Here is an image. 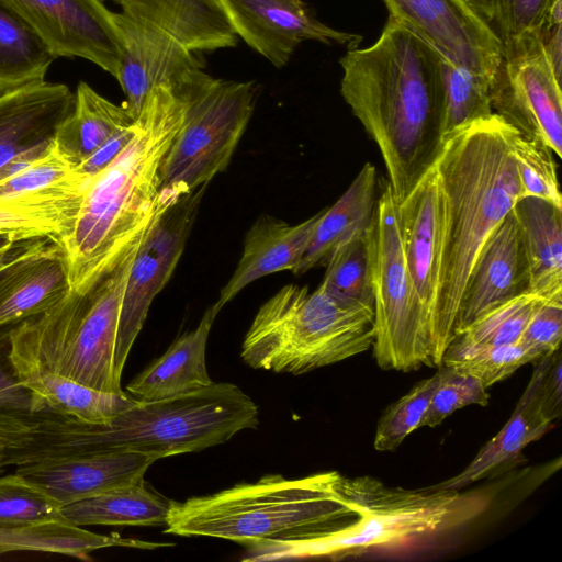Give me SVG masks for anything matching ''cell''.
<instances>
[{
    "label": "cell",
    "mask_w": 562,
    "mask_h": 562,
    "mask_svg": "<svg viewBox=\"0 0 562 562\" xmlns=\"http://www.w3.org/2000/svg\"><path fill=\"white\" fill-rule=\"evenodd\" d=\"M123 53L116 80L126 95L125 105L136 120L149 92L159 86L181 91L202 71L203 64L159 29L114 13Z\"/></svg>",
    "instance_id": "2e32d148"
},
{
    "label": "cell",
    "mask_w": 562,
    "mask_h": 562,
    "mask_svg": "<svg viewBox=\"0 0 562 562\" xmlns=\"http://www.w3.org/2000/svg\"><path fill=\"white\" fill-rule=\"evenodd\" d=\"M547 299L524 292L483 314L457 336L488 345L517 344L530 318Z\"/></svg>",
    "instance_id": "ab89813d"
},
{
    "label": "cell",
    "mask_w": 562,
    "mask_h": 562,
    "mask_svg": "<svg viewBox=\"0 0 562 562\" xmlns=\"http://www.w3.org/2000/svg\"><path fill=\"white\" fill-rule=\"evenodd\" d=\"M66 520L61 506L46 492L13 472L0 476V528H24Z\"/></svg>",
    "instance_id": "74e56055"
},
{
    "label": "cell",
    "mask_w": 562,
    "mask_h": 562,
    "mask_svg": "<svg viewBox=\"0 0 562 562\" xmlns=\"http://www.w3.org/2000/svg\"><path fill=\"white\" fill-rule=\"evenodd\" d=\"M562 7L557 0L549 10L539 32L538 40L555 77L561 80L562 64Z\"/></svg>",
    "instance_id": "bcb514c9"
},
{
    "label": "cell",
    "mask_w": 562,
    "mask_h": 562,
    "mask_svg": "<svg viewBox=\"0 0 562 562\" xmlns=\"http://www.w3.org/2000/svg\"><path fill=\"white\" fill-rule=\"evenodd\" d=\"M206 187L157 214L138 245L128 270L117 327L114 368L122 376L149 306L171 278L196 218Z\"/></svg>",
    "instance_id": "8fae6325"
},
{
    "label": "cell",
    "mask_w": 562,
    "mask_h": 562,
    "mask_svg": "<svg viewBox=\"0 0 562 562\" xmlns=\"http://www.w3.org/2000/svg\"><path fill=\"white\" fill-rule=\"evenodd\" d=\"M194 90L154 88L120 155L86 189L71 234L59 246L71 290L86 294L142 239L158 206L161 162L181 128Z\"/></svg>",
    "instance_id": "7a4b0ae2"
},
{
    "label": "cell",
    "mask_w": 562,
    "mask_h": 562,
    "mask_svg": "<svg viewBox=\"0 0 562 562\" xmlns=\"http://www.w3.org/2000/svg\"><path fill=\"white\" fill-rule=\"evenodd\" d=\"M339 492L357 512V520L315 537L247 547L241 560L342 559L401 543L447 528L456 520L464 501L458 490L435 485L420 490L392 487L368 475L352 479L341 475Z\"/></svg>",
    "instance_id": "52a82bcc"
},
{
    "label": "cell",
    "mask_w": 562,
    "mask_h": 562,
    "mask_svg": "<svg viewBox=\"0 0 562 562\" xmlns=\"http://www.w3.org/2000/svg\"><path fill=\"white\" fill-rule=\"evenodd\" d=\"M561 338L562 296H557L537 308L518 342L541 358L559 350Z\"/></svg>",
    "instance_id": "7bdbcfd3"
},
{
    "label": "cell",
    "mask_w": 562,
    "mask_h": 562,
    "mask_svg": "<svg viewBox=\"0 0 562 562\" xmlns=\"http://www.w3.org/2000/svg\"><path fill=\"white\" fill-rule=\"evenodd\" d=\"M157 459L138 452H115L56 463L16 468L61 507L144 479Z\"/></svg>",
    "instance_id": "44dd1931"
},
{
    "label": "cell",
    "mask_w": 562,
    "mask_h": 562,
    "mask_svg": "<svg viewBox=\"0 0 562 562\" xmlns=\"http://www.w3.org/2000/svg\"><path fill=\"white\" fill-rule=\"evenodd\" d=\"M520 133L493 113L442 138L437 166L445 192L441 282L436 318L440 358L453 340L460 302L487 238L518 200L512 145Z\"/></svg>",
    "instance_id": "3957f363"
},
{
    "label": "cell",
    "mask_w": 562,
    "mask_h": 562,
    "mask_svg": "<svg viewBox=\"0 0 562 562\" xmlns=\"http://www.w3.org/2000/svg\"><path fill=\"white\" fill-rule=\"evenodd\" d=\"M367 233L355 235L334 250L319 286L341 303L373 308Z\"/></svg>",
    "instance_id": "e575fe53"
},
{
    "label": "cell",
    "mask_w": 562,
    "mask_h": 562,
    "mask_svg": "<svg viewBox=\"0 0 562 562\" xmlns=\"http://www.w3.org/2000/svg\"><path fill=\"white\" fill-rule=\"evenodd\" d=\"M440 378L441 366L434 375L416 383L385 409L375 430V450L393 451L411 432L419 428Z\"/></svg>",
    "instance_id": "60d3db41"
},
{
    "label": "cell",
    "mask_w": 562,
    "mask_h": 562,
    "mask_svg": "<svg viewBox=\"0 0 562 562\" xmlns=\"http://www.w3.org/2000/svg\"><path fill=\"white\" fill-rule=\"evenodd\" d=\"M221 1L237 36L277 68L285 66L304 41L337 43L349 49L362 38L322 23L303 0Z\"/></svg>",
    "instance_id": "e0dca14e"
},
{
    "label": "cell",
    "mask_w": 562,
    "mask_h": 562,
    "mask_svg": "<svg viewBox=\"0 0 562 562\" xmlns=\"http://www.w3.org/2000/svg\"><path fill=\"white\" fill-rule=\"evenodd\" d=\"M75 106L64 83L41 81L0 95V167L32 148L50 145Z\"/></svg>",
    "instance_id": "ffe728a7"
},
{
    "label": "cell",
    "mask_w": 562,
    "mask_h": 562,
    "mask_svg": "<svg viewBox=\"0 0 562 562\" xmlns=\"http://www.w3.org/2000/svg\"><path fill=\"white\" fill-rule=\"evenodd\" d=\"M553 353L538 359L531 379L504 427L490 439L457 475L435 486L460 490L499 473L517 461L521 451L541 438L552 426L543 411L540 385Z\"/></svg>",
    "instance_id": "7402d4cb"
},
{
    "label": "cell",
    "mask_w": 562,
    "mask_h": 562,
    "mask_svg": "<svg viewBox=\"0 0 562 562\" xmlns=\"http://www.w3.org/2000/svg\"><path fill=\"white\" fill-rule=\"evenodd\" d=\"M259 425V408L232 383L175 397L136 402L106 424L108 450L161 459L224 443Z\"/></svg>",
    "instance_id": "ba28073f"
},
{
    "label": "cell",
    "mask_w": 562,
    "mask_h": 562,
    "mask_svg": "<svg viewBox=\"0 0 562 562\" xmlns=\"http://www.w3.org/2000/svg\"><path fill=\"white\" fill-rule=\"evenodd\" d=\"M136 132V120L127 128L117 132L97 150H94L87 159L76 167V170L92 179L103 171L127 146Z\"/></svg>",
    "instance_id": "7dc6e473"
},
{
    "label": "cell",
    "mask_w": 562,
    "mask_h": 562,
    "mask_svg": "<svg viewBox=\"0 0 562 562\" xmlns=\"http://www.w3.org/2000/svg\"><path fill=\"white\" fill-rule=\"evenodd\" d=\"M374 311L341 303L318 285L288 284L258 310L240 357L252 369L303 374L367 351Z\"/></svg>",
    "instance_id": "8992f818"
},
{
    "label": "cell",
    "mask_w": 562,
    "mask_h": 562,
    "mask_svg": "<svg viewBox=\"0 0 562 562\" xmlns=\"http://www.w3.org/2000/svg\"><path fill=\"white\" fill-rule=\"evenodd\" d=\"M512 211L527 260L528 291L548 299L562 296V209L526 196Z\"/></svg>",
    "instance_id": "484cf974"
},
{
    "label": "cell",
    "mask_w": 562,
    "mask_h": 562,
    "mask_svg": "<svg viewBox=\"0 0 562 562\" xmlns=\"http://www.w3.org/2000/svg\"><path fill=\"white\" fill-rule=\"evenodd\" d=\"M122 12L171 36L187 49L233 47L237 34L221 0H113Z\"/></svg>",
    "instance_id": "cb8c5ba5"
},
{
    "label": "cell",
    "mask_w": 562,
    "mask_h": 562,
    "mask_svg": "<svg viewBox=\"0 0 562 562\" xmlns=\"http://www.w3.org/2000/svg\"><path fill=\"white\" fill-rule=\"evenodd\" d=\"M376 170L366 162L348 189L324 212L307 248L293 271L295 276L326 266L334 250L357 234L368 232L375 207Z\"/></svg>",
    "instance_id": "4316f807"
},
{
    "label": "cell",
    "mask_w": 562,
    "mask_h": 562,
    "mask_svg": "<svg viewBox=\"0 0 562 562\" xmlns=\"http://www.w3.org/2000/svg\"><path fill=\"white\" fill-rule=\"evenodd\" d=\"M55 59L29 25L0 2V95L44 81Z\"/></svg>",
    "instance_id": "1f68e13d"
},
{
    "label": "cell",
    "mask_w": 562,
    "mask_h": 562,
    "mask_svg": "<svg viewBox=\"0 0 562 562\" xmlns=\"http://www.w3.org/2000/svg\"><path fill=\"white\" fill-rule=\"evenodd\" d=\"M11 327L0 326V408L29 409L33 397L21 383L12 361Z\"/></svg>",
    "instance_id": "ee69618b"
},
{
    "label": "cell",
    "mask_w": 562,
    "mask_h": 562,
    "mask_svg": "<svg viewBox=\"0 0 562 562\" xmlns=\"http://www.w3.org/2000/svg\"><path fill=\"white\" fill-rule=\"evenodd\" d=\"M90 180L53 146L48 155L0 182V206L38 223L60 246L75 227Z\"/></svg>",
    "instance_id": "ac0fdd59"
},
{
    "label": "cell",
    "mask_w": 562,
    "mask_h": 562,
    "mask_svg": "<svg viewBox=\"0 0 562 562\" xmlns=\"http://www.w3.org/2000/svg\"><path fill=\"white\" fill-rule=\"evenodd\" d=\"M18 243L20 241L16 240L14 237L0 233V252L10 249Z\"/></svg>",
    "instance_id": "816d5d0a"
},
{
    "label": "cell",
    "mask_w": 562,
    "mask_h": 562,
    "mask_svg": "<svg viewBox=\"0 0 562 562\" xmlns=\"http://www.w3.org/2000/svg\"><path fill=\"white\" fill-rule=\"evenodd\" d=\"M538 359L520 342L488 345L456 336L443 353L442 364L476 378L487 389Z\"/></svg>",
    "instance_id": "836d02e7"
},
{
    "label": "cell",
    "mask_w": 562,
    "mask_h": 562,
    "mask_svg": "<svg viewBox=\"0 0 562 562\" xmlns=\"http://www.w3.org/2000/svg\"><path fill=\"white\" fill-rule=\"evenodd\" d=\"M71 290L61 249L42 260L0 299V326L37 315Z\"/></svg>",
    "instance_id": "d6a6232c"
},
{
    "label": "cell",
    "mask_w": 562,
    "mask_h": 562,
    "mask_svg": "<svg viewBox=\"0 0 562 562\" xmlns=\"http://www.w3.org/2000/svg\"><path fill=\"white\" fill-rule=\"evenodd\" d=\"M340 476L335 471L292 480L266 475L210 495L172 501L165 532L246 547L326 533L358 518L339 492Z\"/></svg>",
    "instance_id": "277c9868"
},
{
    "label": "cell",
    "mask_w": 562,
    "mask_h": 562,
    "mask_svg": "<svg viewBox=\"0 0 562 562\" xmlns=\"http://www.w3.org/2000/svg\"><path fill=\"white\" fill-rule=\"evenodd\" d=\"M324 210L302 223L261 215L248 231L240 260L215 305L222 307L249 283L265 276L295 270Z\"/></svg>",
    "instance_id": "603a6c76"
},
{
    "label": "cell",
    "mask_w": 562,
    "mask_h": 562,
    "mask_svg": "<svg viewBox=\"0 0 562 562\" xmlns=\"http://www.w3.org/2000/svg\"><path fill=\"white\" fill-rule=\"evenodd\" d=\"M58 57H80L117 77L123 43L102 0H0Z\"/></svg>",
    "instance_id": "4fadbf2b"
},
{
    "label": "cell",
    "mask_w": 562,
    "mask_h": 562,
    "mask_svg": "<svg viewBox=\"0 0 562 562\" xmlns=\"http://www.w3.org/2000/svg\"><path fill=\"white\" fill-rule=\"evenodd\" d=\"M518 182V200L526 196L543 199L562 209L555 154L543 143L518 133L512 145Z\"/></svg>",
    "instance_id": "f35d334b"
},
{
    "label": "cell",
    "mask_w": 562,
    "mask_h": 562,
    "mask_svg": "<svg viewBox=\"0 0 562 562\" xmlns=\"http://www.w3.org/2000/svg\"><path fill=\"white\" fill-rule=\"evenodd\" d=\"M389 16L447 60L493 83L503 61L498 38L467 0H383Z\"/></svg>",
    "instance_id": "5bb4252c"
},
{
    "label": "cell",
    "mask_w": 562,
    "mask_h": 562,
    "mask_svg": "<svg viewBox=\"0 0 562 562\" xmlns=\"http://www.w3.org/2000/svg\"><path fill=\"white\" fill-rule=\"evenodd\" d=\"M493 112L562 157V93L538 36L503 49L491 86Z\"/></svg>",
    "instance_id": "7c38bea8"
},
{
    "label": "cell",
    "mask_w": 562,
    "mask_h": 562,
    "mask_svg": "<svg viewBox=\"0 0 562 562\" xmlns=\"http://www.w3.org/2000/svg\"><path fill=\"white\" fill-rule=\"evenodd\" d=\"M256 95L251 81L207 75L198 86L160 166L159 206L168 207L206 187L227 168L254 113Z\"/></svg>",
    "instance_id": "30bf717a"
},
{
    "label": "cell",
    "mask_w": 562,
    "mask_h": 562,
    "mask_svg": "<svg viewBox=\"0 0 562 562\" xmlns=\"http://www.w3.org/2000/svg\"><path fill=\"white\" fill-rule=\"evenodd\" d=\"M142 239L88 293L70 290L48 310L15 323L10 330L13 362L125 394L114 352L125 283Z\"/></svg>",
    "instance_id": "5b68a950"
},
{
    "label": "cell",
    "mask_w": 562,
    "mask_h": 562,
    "mask_svg": "<svg viewBox=\"0 0 562 562\" xmlns=\"http://www.w3.org/2000/svg\"><path fill=\"white\" fill-rule=\"evenodd\" d=\"M557 0H467L471 9L487 25L503 49L538 32Z\"/></svg>",
    "instance_id": "8d00e7d4"
},
{
    "label": "cell",
    "mask_w": 562,
    "mask_h": 562,
    "mask_svg": "<svg viewBox=\"0 0 562 562\" xmlns=\"http://www.w3.org/2000/svg\"><path fill=\"white\" fill-rule=\"evenodd\" d=\"M445 110L442 138L452 131L493 114L491 81L442 60Z\"/></svg>",
    "instance_id": "d590c367"
},
{
    "label": "cell",
    "mask_w": 562,
    "mask_h": 562,
    "mask_svg": "<svg viewBox=\"0 0 562 562\" xmlns=\"http://www.w3.org/2000/svg\"><path fill=\"white\" fill-rule=\"evenodd\" d=\"M442 55L389 16L366 48L340 59V92L376 144L394 198L401 203L435 162L442 144Z\"/></svg>",
    "instance_id": "6da1fadb"
},
{
    "label": "cell",
    "mask_w": 562,
    "mask_h": 562,
    "mask_svg": "<svg viewBox=\"0 0 562 562\" xmlns=\"http://www.w3.org/2000/svg\"><path fill=\"white\" fill-rule=\"evenodd\" d=\"M488 400V393L480 380L441 364L439 384L431 396L419 428L436 427L454 411L473 404L485 406Z\"/></svg>",
    "instance_id": "b9f144b4"
},
{
    "label": "cell",
    "mask_w": 562,
    "mask_h": 562,
    "mask_svg": "<svg viewBox=\"0 0 562 562\" xmlns=\"http://www.w3.org/2000/svg\"><path fill=\"white\" fill-rule=\"evenodd\" d=\"M135 119L125 104L117 105L80 81L75 93V106L59 125L54 150L75 168Z\"/></svg>",
    "instance_id": "83f0119b"
},
{
    "label": "cell",
    "mask_w": 562,
    "mask_h": 562,
    "mask_svg": "<svg viewBox=\"0 0 562 562\" xmlns=\"http://www.w3.org/2000/svg\"><path fill=\"white\" fill-rule=\"evenodd\" d=\"M540 396L546 415L554 422L562 412V359L559 350L553 352L543 373Z\"/></svg>",
    "instance_id": "c3c4849f"
},
{
    "label": "cell",
    "mask_w": 562,
    "mask_h": 562,
    "mask_svg": "<svg viewBox=\"0 0 562 562\" xmlns=\"http://www.w3.org/2000/svg\"><path fill=\"white\" fill-rule=\"evenodd\" d=\"M13 364L33 397L56 412L88 423L108 424L136 403L127 393L103 392L45 369Z\"/></svg>",
    "instance_id": "f546056e"
},
{
    "label": "cell",
    "mask_w": 562,
    "mask_h": 562,
    "mask_svg": "<svg viewBox=\"0 0 562 562\" xmlns=\"http://www.w3.org/2000/svg\"><path fill=\"white\" fill-rule=\"evenodd\" d=\"M27 247V244L22 241L15 244L13 247H11L8 250L0 252V269L4 267L7 263H9L11 260H13L15 257H18L25 248Z\"/></svg>",
    "instance_id": "f907efd6"
},
{
    "label": "cell",
    "mask_w": 562,
    "mask_h": 562,
    "mask_svg": "<svg viewBox=\"0 0 562 562\" xmlns=\"http://www.w3.org/2000/svg\"><path fill=\"white\" fill-rule=\"evenodd\" d=\"M50 239H34L18 257L0 269V299L37 263L59 249Z\"/></svg>",
    "instance_id": "f6af8a7d"
},
{
    "label": "cell",
    "mask_w": 562,
    "mask_h": 562,
    "mask_svg": "<svg viewBox=\"0 0 562 562\" xmlns=\"http://www.w3.org/2000/svg\"><path fill=\"white\" fill-rule=\"evenodd\" d=\"M528 284L527 260L517 221L510 211L487 238L473 265L453 336L497 305L527 292Z\"/></svg>",
    "instance_id": "d6986e66"
},
{
    "label": "cell",
    "mask_w": 562,
    "mask_h": 562,
    "mask_svg": "<svg viewBox=\"0 0 562 562\" xmlns=\"http://www.w3.org/2000/svg\"><path fill=\"white\" fill-rule=\"evenodd\" d=\"M0 233L10 235L16 240L37 238L52 239L50 233L38 223L15 214L0 206ZM53 240V239H52Z\"/></svg>",
    "instance_id": "681fc988"
},
{
    "label": "cell",
    "mask_w": 562,
    "mask_h": 562,
    "mask_svg": "<svg viewBox=\"0 0 562 562\" xmlns=\"http://www.w3.org/2000/svg\"><path fill=\"white\" fill-rule=\"evenodd\" d=\"M110 547L142 549L144 540L123 538L117 533L98 535L67 520L47 521L24 528H0V554L35 551L89 560L92 551Z\"/></svg>",
    "instance_id": "4dcf8cb0"
},
{
    "label": "cell",
    "mask_w": 562,
    "mask_h": 562,
    "mask_svg": "<svg viewBox=\"0 0 562 562\" xmlns=\"http://www.w3.org/2000/svg\"><path fill=\"white\" fill-rule=\"evenodd\" d=\"M171 499L144 479L61 507L64 518L78 527L166 525Z\"/></svg>",
    "instance_id": "f1b7e54d"
},
{
    "label": "cell",
    "mask_w": 562,
    "mask_h": 562,
    "mask_svg": "<svg viewBox=\"0 0 562 562\" xmlns=\"http://www.w3.org/2000/svg\"><path fill=\"white\" fill-rule=\"evenodd\" d=\"M397 206L387 184L376 199L367 233L374 311L373 355L383 370L439 368L431 325L407 268Z\"/></svg>",
    "instance_id": "9c48e42d"
},
{
    "label": "cell",
    "mask_w": 562,
    "mask_h": 562,
    "mask_svg": "<svg viewBox=\"0 0 562 562\" xmlns=\"http://www.w3.org/2000/svg\"><path fill=\"white\" fill-rule=\"evenodd\" d=\"M220 310L211 305L198 327L180 336L126 385L135 402L158 401L187 394L213 383L205 362L211 327Z\"/></svg>",
    "instance_id": "d4e9b609"
},
{
    "label": "cell",
    "mask_w": 562,
    "mask_h": 562,
    "mask_svg": "<svg viewBox=\"0 0 562 562\" xmlns=\"http://www.w3.org/2000/svg\"><path fill=\"white\" fill-rule=\"evenodd\" d=\"M398 221L407 268L430 322L436 356V318L441 282L445 192L437 161L398 203Z\"/></svg>",
    "instance_id": "9a60e30c"
}]
</instances>
